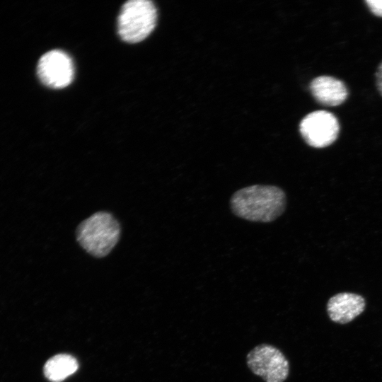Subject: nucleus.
Masks as SVG:
<instances>
[{
  "label": "nucleus",
  "instance_id": "nucleus-1",
  "mask_svg": "<svg viewBox=\"0 0 382 382\" xmlns=\"http://www.w3.org/2000/svg\"><path fill=\"white\" fill-rule=\"evenodd\" d=\"M286 195L279 187L255 185L236 191L231 199L233 212L238 217L270 222L279 217L286 207Z\"/></svg>",
  "mask_w": 382,
  "mask_h": 382
},
{
  "label": "nucleus",
  "instance_id": "nucleus-2",
  "mask_svg": "<svg viewBox=\"0 0 382 382\" xmlns=\"http://www.w3.org/2000/svg\"><path fill=\"white\" fill-rule=\"evenodd\" d=\"M120 233V224L112 214L98 212L79 225L76 239L88 254L103 257L116 245Z\"/></svg>",
  "mask_w": 382,
  "mask_h": 382
},
{
  "label": "nucleus",
  "instance_id": "nucleus-3",
  "mask_svg": "<svg viewBox=\"0 0 382 382\" xmlns=\"http://www.w3.org/2000/svg\"><path fill=\"white\" fill-rule=\"evenodd\" d=\"M156 18V7L151 1H128L122 6L118 16L119 35L127 42H140L152 32Z\"/></svg>",
  "mask_w": 382,
  "mask_h": 382
},
{
  "label": "nucleus",
  "instance_id": "nucleus-4",
  "mask_svg": "<svg viewBox=\"0 0 382 382\" xmlns=\"http://www.w3.org/2000/svg\"><path fill=\"white\" fill-rule=\"evenodd\" d=\"M247 365L265 382H284L289 374V363L285 355L268 344L259 345L250 351Z\"/></svg>",
  "mask_w": 382,
  "mask_h": 382
},
{
  "label": "nucleus",
  "instance_id": "nucleus-5",
  "mask_svg": "<svg viewBox=\"0 0 382 382\" xmlns=\"http://www.w3.org/2000/svg\"><path fill=\"white\" fill-rule=\"evenodd\" d=\"M300 132L311 146L326 147L337 138L340 125L337 117L325 110H317L303 118L299 125Z\"/></svg>",
  "mask_w": 382,
  "mask_h": 382
},
{
  "label": "nucleus",
  "instance_id": "nucleus-6",
  "mask_svg": "<svg viewBox=\"0 0 382 382\" xmlns=\"http://www.w3.org/2000/svg\"><path fill=\"white\" fill-rule=\"evenodd\" d=\"M37 75L45 86L52 88L67 86L74 78V65L69 56L61 50H51L38 61Z\"/></svg>",
  "mask_w": 382,
  "mask_h": 382
},
{
  "label": "nucleus",
  "instance_id": "nucleus-7",
  "mask_svg": "<svg viewBox=\"0 0 382 382\" xmlns=\"http://www.w3.org/2000/svg\"><path fill=\"white\" fill-rule=\"evenodd\" d=\"M364 299L357 294L343 292L332 296L327 303L330 318L337 323L345 324L354 320L365 308Z\"/></svg>",
  "mask_w": 382,
  "mask_h": 382
},
{
  "label": "nucleus",
  "instance_id": "nucleus-8",
  "mask_svg": "<svg viewBox=\"0 0 382 382\" xmlns=\"http://www.w3.org/2000/svg\"><path fill=\"white\" fill-rule=\"evenodd\" d=\"M310 89L316 100L327 106L342 104L348 95L345 83L330 76H320L314 79L311 83Z\"/></svg>",
  "mask_w": 382,
  "mask_h": 382
},
{
  "label": "nucleus",
  "instance_id": "nucleus-9",
  "mask_svg": "<svg viewBox=\"0 0 382 382\" xmlns=\"http://www.w3.org/2000/svg\"><path fill=\"white\" fill-rule=\"evenodd\" d=\"M79 367L76 359L66 354L50 358L44 366L46 378L52 382H60L73 374Z\"/></svg>",
  "mask_w": 382,
  "mask_h": 382
},
{
  "label": "nucleus",
  "instance_id": "nucleus-10",
  "mask_svg": "<svg viewBox=\"0 0 382 382\" xmlns=\"http://www.w3.org/2000/svg\"><path fill=\"white\" fill-rule=\"evenodd\" d=\"M366 4L374 15L382 17V0H367Z\"/></svg>",
  "mask_w": 382,
  "mask_h": 382
},
{
  "label": "nucleus",
  "instance_id": "nucleus-11",
  "mask_svg": "<svg viewBox=\"0 0 382 382\" xmlns=\"http://www.w3.org/2000/svg\"><path fill=\"white\" fill-rule=\"evenodd\" d=\"M376 86L377 88L382 96V62L378 66L376 73Z\"/></svg>",
  "mask_w": 382,
  "mask_h": 382
}]
</instances>
